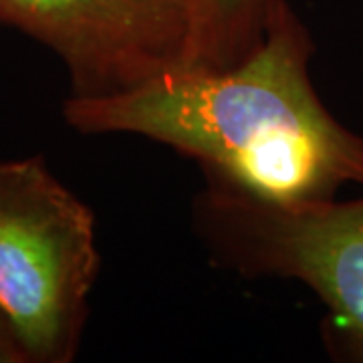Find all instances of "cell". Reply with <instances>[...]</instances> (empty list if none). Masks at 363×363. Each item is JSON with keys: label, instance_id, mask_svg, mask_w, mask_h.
Listing matches in <instances>:
<instances>
[{"label": "cell", "instance_id": "obj_1", "mask_svg": "<svg viewBox=\"0 0 363 363\" xmlns=\"http://www.w3.org/2000/svg\"><path fill=\"white\" fill-rule=\"evenodd\" d=\"M311 33L274 0L262 37L230 67H178L104 97L63 101L79 133H131L194 157L206 180L277 206H311L363 186V135L321 101Z\"/></svg>", "mask_w": 363, "mask_h": 363}, {"label": "cell", "instance_id": "obj_2", "mask_svg": "<svg viewBox=\"0 0 363 363\" xmlns=\"http://www.w3.org/2000/svg\"><path fill=\"white\" fill-rule=\"evenodd\" d=\"M95 214L39 156L0 162V363L75 359L99 277Z\"/></svg>", "mask_w": 363, "mask_h": 363}, {"label": "cell", "instance_id": "obj_3", "mask_svg": "<svg viewBox=\"0 0 363 363\" xmlns=\"http://www.w3.org/2000/svg\"><path fill=\"white\" fill-rule=\"evenodd\" d=\"M192 228L222 269L309 286L329 311V341L363 362V194L277 206L206 180Z\"/></svg>", "mask_w": 363, "mask_h": 363}, {"label": "cell", "instance_id": "obj_4", "mask_svg": "<svg viewBox=\"0 0 363 363\" xmlns=\"http://www.w3.org/2000/svg\"><path fill=\"white\" fill-rule=\"evenodd\" d=\"M0 25L63 63L73 97H104L190 65L192 0H0Z\"/></svg>", "mask_w": 363, "mask_h": 363}, {"label": "cell", "instance_id": "obj_5", "mask_svg": "<svg viewBox=\"0 0 363 363\" xmlns=\"http://www.w3.org/2000/svg\"><path fill=\"white\" fill-rule=\"evenodd\" d=\"M274 0H192L190 65L224 69L262 37Z\"/></svg>", "mask_w": 363, "mask_h": 363}]
</instances>
